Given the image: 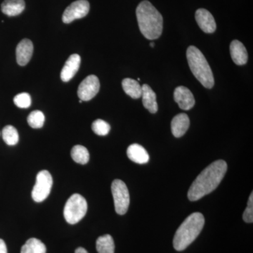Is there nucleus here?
<instances>
[{
    "mask_svg": "<svg viewBox=\"0 0 253 253\" xmlns=\"http://www.w3.org/2000/svg\"><path fill=\"white\" fill-rule=\"evenodd\" d=\"M226 170L227 164L222 160L211 163L191 184L188 191V198L190 201H199L217 189L225 175Z\"/></svg>",
    "mask_w": 253,
    "mask_h": 253,
    "instance_id": "f257e3e1",
    "label": "nucleus"
},
{
    "mask_svg": "<svg viewBox=\"0 0 253 253\" xmlns=\"http://www.w3.org/2000/svg\"><path fill=\"white\" fill-rule=\"evenodd\" d=\"M136 18L141 34L148 40L158 39L162 35V15L147 0L141 1L136 10Z\"/></svg>",
    "mask_w": 253,
    "mask_h": 253,
    "instance_id": "f03ea898",
    "label": "nucleus"
},
{
    "mask_svg": "<svg viewBox=\"0 0 253 253\" xmlns=\"http://www.w3.org/2000/svg\"><path fill=\"white\" fill-rule=\"evenodd\" d=\"M205 218L201 213L190 214L178 228L173 239V246L177 251H184L196 239L204 228Z\"/></svg>",
    "mask_w": 253,
    "mask_h": 253,
    "instance_id": "7ed1b4c3",
    "label": "nucleus"
},
{
    "mask_svg": "<svg viewBox=\"0 0 253 253\" xmlns=\"http://www.w3.org/2000/svg\"><path fill=\"white\" fill-rule=\"evenodd\" d=\"M186 57L190 69L196 79L207 89L214 84L212 70L203 53L197 47L190 46L186 51Z\"/></svg>",
    "mask_w": 253,
    "mask_h": 253,
    "instance_id": "20e7f679",
    "label": "nucleus"
},
{
    "mask_svg": "<svg viewBox=\"0 0 253 253\" xmlns=\"http://www.w3.org/2000/svg\"><path fill=\"white\" fill-rule=\"evenodd\" d=\"M87 212V203L83 196L72 195L68 199L63 209V215L68 224H76L85 216Z\"/></svg>",
    "mask_w": 253,
    "mask_h": 253,
    "instance_id": "39448f33",
    "label": "nucleus"
},
{
    "mask_svg": "<svg viewBox=\"0 0 253 253\" xmlns=\"http://www.w3.org/2000/svg\"><path fill=\"white\" fill-rule=\"evenodd\" d=\"M116 212L123 215L127 212L130 198L126 184L121 179H115L111 185Z\"/></svg>",
    "mask_w": 253,
    "mask_h": 253,
    "instance_id": "423d86ee",
    "label": "nucleus"
},
{
    "mask_svg": "<svg viewBox=\"0 0 253 253\" xmlns=\"http://www.w3.org/2000/svg\"><path fill=\"white\" fill-rule=\"evenodd\" d=\"M53 185V179L49 171L42 170L36 177V183L32 191V198L37 203L47 199Z\"/></svg>",
    "mask_w": 253,
    "mask_h": 253,
    "instance_id": "0eeeda50",
    "label": "nucleus"
},
{
    "mask_svg": "<svg viewBox=\"0 0 253 253\" xmlns=\"http://www.w3.org/2000/svg\"><path fill=\"white\" fill-rule=\"evenodd\" d=\"M90 5L86 0H77L66 8L63 12L62 21L64 23H71L73 21L84 18L89 13Z\"/></svg>",
    "mask_w": 253,
    "mask_h": 253,
    "instance_id": "6e6552de",
    "label": "nucleus"
},
{
    "mask_svg": "<svg viewBox=\"0 0 253 253\" xmlns=\"http://www.w3.org/2000/svg\"><path fill=\"white\" fill-rule=\"evenodd\" d=\"M100 83L99 78L94 75L87 76L78 86V97L82 101H90L99 92Z\"/></svg>",
    "mask_w": 253,
    "mask_h": 253,
    "instance_id": "1a4fd4ad",
    "label": "nucleus"
},
{
    "mask_svg": "<svg viewBox=\"0 0 253 253\" xmlns=\"http://www.w3.org/2000/svg\"><path fill=\"white\" fill-rule=\"evenodd\" d=\"M174 99L179 105V108L184 111L192 109L196 103L192 92L184 86L176 88L174 92Z\"/></svg>",
    "mask_w": 253,
    "mask_h": 253,
    "instance_id": "9d476101",
    "label": "nucleus"
},
{
    "mask_svg": "<svg viewBox=\"0 0 253 253\" xmlns=\"http://www.w3.org/2000/svg\"><path fill=\"white\" fill-rule=\"evenodd\" d=\"M196 22L200 28L206 33H212L216 31L215 20L209 11L205 9H199L196 11Z\"/></svg>",
    "mask_w": 253,
    "mask_h": 253,
    "instance_id": "9b49d317",
    "label": "nucleus"
},
{
    "mask_svg": "<svg viewBox=\"0 0 253 253\" xmlns=\"http://www.w3.org/2000/svg\"><path fill=\"white\" fill-rule=\"evenodd\" d=\"M81 58L79 55H71L62 68L61 78L63 82H69L77 73L81 66Z\"/></svg>",
    "mask_w": 253,
    "mask_h": 253,
    "instance_id": "f8f14e48",
    "label": "nucleus"
},
{
    "mask_svg": "<svg viewBox=\"0 0 253 253\" xmlns=\"http://www.w3.org/2000/svg\"><path fill=\"white\" fill-rule=\"evenodd\" d=\"M16 61L18 65L26 66L31 61L33 54V44L30 40L23 39L16 47Z\"/></svg>",
    "mask_w": 253,
    "mask_h": 253,
    "instance_id": "ddd939ff",
    "label": "nucleus"
},
{
    "mask_svg": "<svg viewBox=\"0 0 253 253\" xmlns=\"http://www.w3.org/2000/svg\"><path fill=\"white\" fill-rule=\"evenodd\" d=\"M190 120L185 113H179L173 118L171 122V130L173 135L176 138L184 136L189 129Z\"/></svg>",
    "mask_w": 253,
    "mask_h": 253,
    "instance_id": "4468645a",
    "label": "nucleus"
},
{
    "mask_svg": "<svg viewBox=\"0 0 253 253\" xmlns=\"http://www.w3.org/2000/svg\"><path fill=\"white\" fill-rule=\"evenodd\" d=\"M230 54L233 61L239 66L246 64L249 59V55L246 47L241 42L236 40L231 42Z\"/></svg>",
    "mask_w": 253,
    "mask_h": 253,
    "instance_id": "2eb2a0df",
    "label": "nucleus"
},
{
    "mask_svg": "<svg viewBox=\"0 0 253 253\" xmlns=\"http://www.w3.org/2000/svg\"><path fill=\"white\" fill-rule=\"evenodd\" d=\"M128 158L133 162L138 164H145L149 161V155L142 146L138 144H133L126 150Z\"/></svg>",
    "mask_w": 253,
    "mask_h": 253,
    "instance_id": "dca6fc26",
    "label": "nucleus"
},
{
    "mask_svg": "<svg viewBox=\"0 0 253 253\" xmlns=\"http://www.w3.org/2000/svg\"><path fill=\"white\" fill-rule=\"evenodd\" d=\"M141 97L145 109H147L151 113H157L158 106L156 101V94L151 89V86L146 84L142 86Z\"/></svg>",
    "mask_w": 253,
    "mask_h": 253,
    "instance_id": "f3484780",
    "label": "nucleus"
},
{
    "mask_svg": "<svg viewBox=\"0 0 253 253\" xmlns=\"http://www.w3.org/2000/svg\"><path fill=\"white\" fill-rule=\"evenodd\" d=\"M26 3L24 0H4L1 5L3 14L8 16H16L24 11Z\"/></svg>",
    "mask_w": 253,
    "mask_h": 253,
    "instance_id": "a211bd4d",
    "label": "nucleus"
},
{
    "mask_svg": "<svg viewBox=\"0 0 253 253\" xmlns=\"http://www.w3.org/2000/svg\"><path fill=\"white\" fill-rule=\"evenodd\" d=\"M123 90L132 99H137L141 97L142 86L137 81L131 78H126L122 82Z\"/></svg>",
    "mask_w": 253,
    "mask_h": 253,
    "instance_id": "6ab92c4d",
    "label": "nucleus"
},
{
    "mask_svg": "<svg viewBox=\"0 0 253 253\" xmlns=\"http://www.w3.org/2000/svg\"><path fill=\"white\" fill-rule=\"evenodd\" d=\"M21 253H46V248L41 240L32 238L23 245Z\"/></svg>",
    "mask_w": 253,
    "mask_h": 253,
    "instance_id": "aec40b11",
    "label": "nucleus"
},
{
    "mask_svg": "<svg viewBox=\"0 0 253 253\" xmlns=\"http://www.w3.org/2000/svg\"><path fill=\"white\" fill-rule=\"evenodd\" d=\"M96 251L99 253H114L115 244L112 236L109 234L101 236L96 240Z\"/></svg>",
    "mask_w": 253,
    "mask_h": 253,
    "instance_id": "412c9836",
    "label": "nucleus"
},
{
    "mask_svg": "<svg viewBox=\"0 0 253 253\" xmlns=\"http://www.w3.org/2000/svg\"><path fill=\"white\" fill-rule=\"evenodd\" d=\"M71 155L73 161L79 164L85 165L89 162V151L86 147L81 145L73 146Z\"/></svg>",
    "mask_w": 253,
    "mask_h": 253,
    "instance_id": "4be33fe9",
    "label": "nucleus"
},
{
    "mask_svg": "<svg viewBox=\"0 0 253 253\" xmlns=\"http://www.w3.org/2000/svg\"><path fill=\"white\" fill-rule=\"evenodd\" d=\"M3 140L9 146H14L17 144L19 140V135L17 129L12 126H6L2 129Z\"/></svg>",
    "mask_w": 253,
    "mask_h": 253,
    "instance_id": "5701e85b",
    "label": "nucleus"
},
{
    "mask_svg": "<svg viewBox=\"0 0 253 253\" xmlns=\"http://www.w3.org/2000/svg\"><path fill=\"white\" fill-rule=\"evenodd\" d=\"M28 123L32 128L39 129L44 126L45 117L44 113L41 111H32L28 117Z\"/></svg>",
    "mask_w": 253,
    "mask_h": 253,
    "instance_id": "b1692460",
    "label": "nucleus"
},
{
    "mask_svg": "<svg viewBox=\"0 0 253 253\" xmlns=\"http://www.w3.org/2000/svg\"><path fill=\"white\" fill-rule=\"evenodd\" d=\"M91 129L95 134L99 136H106L111 130V126L107 122L101 119L96 120L91 125Z\"/></svg>",
    "mask_w": 253,
    "mask_h": 253,
    "instance_id": "393cba45",
    "label": "nucleus"
},
{
    "mask_svg": "<svg viewBox=\"0 0 253 253\" xmlns=\"http://www.w3.org/2000/svg\"><path fill=\"white\" fill-rule=\"evenodd\" d=\"M14 104L21 109H28L31 105V95L28 93H20L14 98Z\"/></svg>",
    "mask_w": 253,
    "mask_h": 253,
    "instance_id": "a878e982",
    "label": "nucleus"
},
{
    "mask_svg": "<svg viewBox=\"0 0 253 253\" xmlns=\"http://www.w3.org/2000/svg\"><path fill=\"white\" fill-rule=\"evenodd\" d=\"M243 219L247 223L253 222V193L250 196L247 208L243 214Z\"/></svg>",
    "mask_w": 253,
    "mask_h": 253,
    "instance_id": "bb28decb",
    "label": "nucleus"
},
{
    "mask_svg": "<svg viewBox=\"0 0 253 253\" xmlns=\"http://www.w3.org/2000/svg\"><path fill=\"white\" fill-rule=\"evenodd\" d=\"M0 253H7V248L2 239H0Z\"/></svg>",
    "mask_w": 253,
    "mask_h": 253,
    "instance_id": "cd10ccee",
    "label": "nucleus"
},
{
    "mask_svg": "<svg viewBox=\"0 0 253 253\" xmlns=\"http://www.w3.org/2000/svg\"><path fill=\"white\" fill-rule=\"evenodd\" d=\"M76 253H88V252L83 248H78L76 249Z\"/></svg>",
    "mask_w": 253,
    "mask_h": 253,
    "instance_id": "c85d7f7f",
    "label": "nucleus"
},
{
    "mask_svg": "<svg viewBox=\"0 0 253 253\" xmlns=\"http://www.w3.org/2000/svg\"><path fill=\"white\" fill-rule=\"evenodd\" d=\"M150 46H151V47L154 48L155 46V44L154 42H151V44H150Z\"/></svg>",
    "mask_w": 253,
    "mask_h": 253,
    "instance_id": "c756f323",
    "label": "nucleus"
},
{
    "mask_svg": "<svg viewBox=\"0 0 253 253\" xmlns=\"http://www.w3.org/2000/svg\"><path fill=\"white\" fill-rule=\"evenodd\" d=\"M79 102L81 104V103H83V101H82V100H80Z\"/></svg>",
    "mask_w": 253,
    "mask_h": 253,
    "instance_id": "7c9ffc66",
    "label": "nucleus"
}]
</instances>
